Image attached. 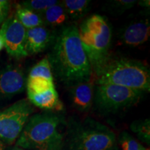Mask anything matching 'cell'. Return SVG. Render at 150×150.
Instances as JSON below:
<instances>
[{"mask_svg": "<svg viewBox=\"0 0 150 150\" xmlns=\"http://www.w3.org/2000/svg\"><path fill=\"white\" fill-rule=\"evenodd\" d=\"M47 60L52 74L67 85L88 79L92 75L91 64L74 24L64 27L56 36Z\"/></svg>", "mask_w": 150, "mask_h": 150, "instance_id": "6da1fadb", "label": "cell"}, {"mask_svg": "<svg viewBox=\"0 0 150 150\" xmlns=\"http://www.w3.org/2000/svg\"><path fill=\"white\" fill-rule=\"evenodd\" d=\"M97 84H112L142 92L150 91V71L141 61L107 57L92 70Z\"/></svg>", "mask_w": 150, "mask_h": 150, "instance_id": "7a4b0ae2", "label": "cell"}, {"mask_svg": "<svg viewBox=\"0 0 150 150\" xmlns=\"http://www.w3.org/2000/svg\"><path fill=\"white\" fill-rule=\"evenodd\" d=\"M60 115L52 112L31 116L16 140V146L25 150H62L64 135L59 131Z\"/></svg>", "mask_w": 150, "mask_h": 150, "instance_id": "3957f363", "label": "cell"}, {"mask_svg": "<svg viewBox=\"0 0 150 150\" xmlns=\"http://www.w3.org/2000/svg\"><path fill=\"white\" fill-rule=\"evenodd\" d=\"M64 147L66 150H118L115 133L91 119L69 126Z\"/></svg>", "mask_w": 150, "mask_h": 150, "instance_id": "277c9868", "label": "cell"}, {"mask_svg": "<svg viewBox=\"0 0 150 150\" xmlns=\"http://www.w3.org/2000/svg\"><path fill=\"white\" fill-rule=\"evenodd\" d=\"M79 34L93 70L108 56L111 29L102 16L93 15L80 25Z\"/></svg>", "mask_w": 150, "mask_h": 150, "instance_id": "5b68a950", "label": "cell"}, {"mask_svg": "<svg viewBox=\"0 0 150 150\" xmlns=\"http://www.w3.org/2000/svg\"><path fill=\"white\" fill-rule=\"evenodd\" d=\"M33 112L32 105L25 99L0 112V150H5L16 142Z\"/></svg>", "mask_w": 150, "mask_h": 150, "instance_id": "8992f818", "label": "cell"}, {"mask_svg": "<svg viewBox=\"0 0 150 150\" xmlns=\"http://www.w3.org/2000/svg\"><path fill=\"white\" fill-rule=\"evenodd\" d=\"M143 92L112 84H97L94 102L102 112H115L136 104Z\"/></svg>", "mask_w": 150, "mask_h": 150, "instance_id": "52a82bcc", "label": "cell"}, {"mask_svg": "<svg viewBox=\"0 0 150 150\" xmlns=\"http://www.w3.org/2000/svg\"><path fill=\"white\" fill-rule=\"evenodd\" d=\"M27 29L15 16H11L4 22L0 29V37L7 53L16 59L28 56L25 49Z\"/></svg>", "mask_w": 150, "mask_h": 150, "instance_id": "ba28073f", "label": "cell"}, {"mask_svg": "<svg viewBox=\"0 0 150 150\" xmlns=\"http://www.w3.org/2000/svg\"><path fill=\"white\" fill-rule=\"evenodd\" d=\"M26 86L27 79L21 67L7 65L0 68V101L11 99L21 93Z\"/></svg>", "mask_w": 150, "mask_h": 150, "instance_id": "9c48e42d", "label": "cell"}, {"mask_svg": "<svg viewBox=\"0 0 150 150\" xmlns=\"http://www.w3.org/2000/svg\"><path fill=\"white\" fill-rule=\"evenodd\" d=\"M70 97L72 105L76 110L86 112L90 110L94 99V85L90 79L72 84Z\"/></svg>", "mask_w": 150, "mask_h": 150, "instance_id": "30bf717a", "label": "cell"}, {"mask_svg": "<svg viewBox=\"0 0 150 150\" xmlns=\"http://www.w3.org/2000/svg\"><path fill=\"white\" fill-rule=\"evenodd\" d=\"M150 35L148 20H140L132 22L122 31L121 42L128 46L137 47L147 42Z\"/></svg>", "mask_w": 150, "mask_h": 150, "instance_id": "8fae6325", "label": "cell"}, {"mask_svg": "<svg viewBox=\"0 0 150 150\" xmlns=\"http://www.w3.org/2000/svg\"><path fill=\"white\" fill-rule=\"evenodd\" d=\"M52 40V35L44 26L27 29L25 49L28 55L44 51Z\"/></svg>", "mask_w": 150, "mask_h": 150, "instance_id": "7c38bea8", "label": "cell"}, {"mask_svg": "<svg viewBox=\"0 0 150 150\" xmlns=\"http://www.w3.org/2000/svg\"><path fill=\"white\" fill-rule=\"evenodd\" d=\"M28 100L37 107L52 112L62 108V104L55 88L38 93H27Z\"/></svg>", "mask_w": 150, "mask_h": 150, "instance_id": "4fadbf2b", "label": "cell"}, {"mask_svg": "<svg viewBox=\"0 0 150 150\" xmlns=\"http://www.w3.org/2000/svg\"><path fill=\"white\" fill-rule=\"evenodd\" d=\"M45 24L52 27H59L65 23L68 16L61 3H57L40 15Z\"/></svg>", "mask_w": 150, "mask_h": 150, "instance_id": "5bb4252c", "label": "cell"}, {"mask_svg": "<svg viewBox=\"0 0 150 150\" xmlns=\"http://www.w3.org/2000/svg\"><path fill=\"white\" fill-rule=\"evenodd\" d=\"M15 16L26 29H33L45 25L42 17L40 14L24 8L20 4L17 7Z\"/></svg>", "mask_w": 150, "mask_h": 150, "instance_id": "9a60e30c", "label": "cell"}, {"mask_svg": "<svg viewBox=\"0 0 150 150\" xmlns=\"http://www.w3.org/2000/svg\"><path fill=\"white\" fill-rule=\"evenodd\" d=\"M90 2L91 1L89 0H65L61 4L68 18L78 20L86 13L88 10Z\"/></svg>", "mask_w": 150, "mask_h": 150, "instance_id": "2e32d148", "label": "cell"}, {"mask_svg": "<svg viewBox=\"0 0 150 150\" xmlns=\"http://www.w3.org/2000/svg\"><path fill=\"white\" fill-rule=\"evenodd\" d=\"M28 79H38L54 81L53 74L47 59L41 60L32 67Z\"/></svg>", "mask_w": 150, "mask_h": 150, "instance_id": "e0dca14e", "label": "cell"}, {"mask_svg": "<svg viewBox=\"0 0 150 150\" xmlns=\"http://www.w3.org/2000/svg\"><path fill=\"white\" fill-rule=\"evenodd\" d=\"M130 129L135 133L141 141L149 145L150 142V123L149 119L137 120L131 124Z\"/></svg>", "mask_w": 150, "mask_h": 150, "instance_id": "ac0fdd59", "label": "cell"}, {"mask_svg": "<svg viewBox=\"0 0 150 150\" xmlns=\"http://www.w3.org/2000/svg\"><path fill=\"white\" fill-rule=\"evenodd\" d=\"M57 3H59V1L56 0H27L22 1L20 5L24 8L41 15L47 9Z\"/></svg>", "mask_w": 150, "mask_h": 150, "instance_id": "d6986e66", "label": "cell"}, {"mask_svg": "<svg viewBox=\"0 0 150 150\" xmlns=\"http://www.w3.org/2000/svg\"><path fill=\"white\" fill-rule=\"evenodd\" d=\"M121 150H147L143 145L127 132H123L119 138Z\"/></svg>", "mask_w": 150, "mask_h": 150, "instance_id": "ffe728a7", "label": "cell"}, {"mask_svg": "<svg viewBox=\"0 0 150 150\" xmlns=\"http://www.w3.org/2000/svg\"><path fill=\"white\" fill-rule=\"evenodd\" d=\"M110 8H111L115 12L121 13L132 8L136 3V1L135 0H115V1H110Z\"/></svg>", "mask_w": 150, "mask_h": 150, "instance_id": "44dd1931", "label": "cell"}, {"mask_svg": "<svg viewBox=\"0 0 150 150\" xmlns=\"http://www.w3.org/2000/svg\"><path fill=\"white\" fill-rule=\"evenodd\" d=\"M9 11L10 2L6 0H0V25L6 20Z\"/></svg>", "mask_w": 150, "mask_h": 150, "instance_id": "7402d4cb", "label": "cell"}, {"mask_svg": "<svg viewBox=\"0 0 150 150\" xmlns=\"http://www.w3.org/2000/svg\"><path fill=\"white\" fill-rule=\"evenodd\" d=\"M140 4L142 6H145V7L149 6V1H140Z\"/></svg>", "mask_w": 150, "mask_h": 150, "instance_id": "603a6c76", "label": "cell"}, {"mask_svg": "<svg viewBox=\"0 0 150 150\" xmlns=\"http://www.w3.org/2000/svg\"><path fill=\"white\" fill-rule=\"evenodd\" d=\"M5 150H25L24 149H22V148H20L19 147H16V146H15L13 147H11V148H7V149H6Z\"/></svg>", "mask_w": 150, "mask_h": 150, "instance_id": "cb8c5ba5", "label": "cell"}, {"mask_svg": "<svg viewBox=\"0 0 150 150\" xmlns=\"http://www.w3.org/2000/svg\"><path fill=\"white\" fill-rule=\"evenodd\" d=\"M4 48V44H3V41L1 40V37H0V50H1Z\"/></svg>", "mask_w": 150, "mask_h": 150, "instance_id": "d4e9b609", "label": "cell"}, {"mask_svg": "<svg viewBox=\"0 0 150 150\" xmlns=\"http://www.w3.org/2000/svg\"><path fill=\"white\" fill-rule=\"evenodd\" d=\"M147 150H149V149H147Z\"/></svg>", "mask_w": 150, "mask_h": 150, "instance_id": "484cf974", "label": "cell"}]
</instances>
